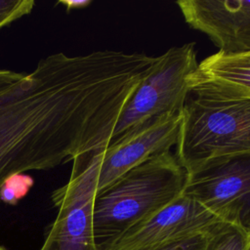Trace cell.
<instances>
[{"label": "cell", "mask_w": 250, "mask_h": 250, "mask_svg": "<svg viewBox=\"0 0 250 250\" xmlns=\"http://www.w3.org/2000/svg\"><path fill=\"white\" fill-rule=\"evenodd\" d=\"M0 250H6V249H5L3 246H1V245H0Z\"/></svg>", "instance_id": "17"}, {"label": "cell", "mask_w": 250, "mask_h": 250, "mask_svg": "<svg viewBox=\"0 0 250 250\" xmlns=\"http://www.w3.org/2000/svg\"><path fill=\"white\" fill-rule=\"evenodd\" d=\"M182 113L161 117L128 133L100 151L97 194L131 169L177 146Z\"/></svg>", "instance_id": "8"}, {"label": "cell", "mask_w": 250, "mask_h": 250, "mask_svg": "<svg viewBox=\"0 0 250 250\" xmlns=\"http://www.w3.org/2000/svg\"><path fill=\"white\" fill-rule=\"evenodd\" d=\"M24 75L25 73L16 72L8 69H0V93L19 83L24 77Z\"/></svg>", "instance_id": "15"}, {"label": "cell", "mask_w": 250, "mask_h": 250, "mask_svg": "<svg viewBox=\"0 0 250 250\" xmlns=\"http://www.w3.org/2000/svg\"><path fill=\"white\" fill-rule=\"evenodd\" d=\"M207 234L188 236L150 250H205Z\"/></svg>", "instance_id": "14"}, {"label": "cell", "mask_w": 250, "mask_h": 250, "mask_svg": "<svg viewBox=\"0 0 250 250\" xmlns=\"http://www.w3.org/2000/svg\"><path fill=\"white\" fill-rule=\"evenodd\" d=\"M205 84L226 94L250 98V54L217 52L198 63L188 85Z\"/></svg>", "instance_id": "10"}, {"label": "cell", "mask_w": 250, "mask_h": 250, "mask_svg": "<svg viewBox=\"0 0 250 250\" xmlns=\"http://www.w3.org/2000/svg\"><path fill=\"white\" fill-rule=\"evenodd\" d=\"M223 222L183 193L149 218L126 230L105 250H150L188 236L207 234Z\"/></svg>", "instance_id": "7"}, {"label": "cell", "mask_w": 250, "mask_h": 250, "mask_svg": "<svg viewBox=\"0 0 250 250\" xmlns=\"http://www.w3.org/2000/svg\"><path fill=\"white\" fill-rule=\"evenodd\" d=\"M198 63L194 43L171 47L155 57L122 111L110 144L155 119L182 113L188 78Z\"/></svg>", "instance_id": "4"}, {"label": "cell", "mask_w": 250, "mask_h": 250, "mask_svg": "<svg viewBox=\"0 0 250 250\" xmlns=\"http://www.w3.org/2000/svg\"><path fill=\"white\" fill-rule=\"evenodd\" d=\"M154 59L114 50L41 59L0 93V187L11 175L53 169L107 147Z\"/></svg>", "instance_id": "1"}, {"label": "cell", "mask_w": 250, "mask_h": 250, "mask_svg": "<svg viewBox=\"0 0 250 250\" xmlns=\"http://www.w3.org/2000/svg\"><path fill=\"white\" fill-rule=\"evenodd\" d=\"M249 243V233L223 222L207 234L205 250H247Z\"/></svg>", "instance_id": "11"}, {"label": "cell", "mask_w": 250, "mask_h": 250, "mask_svg": "<svg viewBox=\"0 0 250 250\" xmlns=\"http://www.w3.org/2000/svg\"><path fill=\"white\" fill-rule=\"evenodd\" d=\"M185 21L207 35L226 55L250 54V1L181 0Z\"/></svg>", "instance_id": "9"}, {"label": "cell", "mask_w": 250, "mask_h": 250, "mask_svg": "<svg viewBox=\"0 0 250 250\" xmlns=\"http://www.w3.org/2000/svg\"><path fill=\"white\" fill-rule=\"evenodd\" d=\"M91 3V0H61L58 2V4H62L64 6L67 13L71 12L72 10L87 8Z\"/></svg>", "instance_id": "16"}, {"label": "cell", "mask_w": 250, "mask_h": 250, "mask_svg": "<svg viewBox=\"0 0 250 250\" xmlns=\"http://www.w3.org/2000/svg\"><path fill=\"white\" fill-rule=\"evenodd\" d=\"M188 173L171 150L131 169L97 194L94 235L105 250L126 230L149 218L183 194Z\"/></svg>", "instance_id": "2"}, {"label": "cell", "mask_w": 250, "mask_h": 250, "mask_svg": "<svg viewBox=\"0 0 250 250\" xmlns=\"http://www.w3.org/2000/svg\"><path fill=\"white\" fill-rule=\"evenodd\" d=\"M33 186L34 179L28 174L11 175L0 187V202L8 205H17L27 195Z\"/></svg>", "instance_id": "12"}, {"label": "cell", "mask_w": 250, "mask_h": 250, "mask_svg": "<svg viewBox=\"0 0 250 250\" xmlns=\"http://www.w3.org/2000/svg\"><path fill=\"white\" fill-rule=\"evenodd\" d=\"M34 0H0V29L30 14Z\"/></svg>", "instance_id": "13"}, {"label": "cell", "mask_w": 250, "mask_h": 250, "mask_svg": "<svg viewBox=\"0 0 250 250\" xmlns=\"http://www.w3.org/2000/svg\"><path fill=\"white\" fill-rule=\"evenodd\" d=\"M183 193L250 234V154L205 163L188 174Z\"/></svg>", "instance_id": "6"}, {"label": "cell", "mask_w": 250, "mask_h": 250, "mask_svg": "<svg viewBox=\"0 0 250 250\" xmlns=\"http://www.w3.org/2000/svg\"><path fill=\"white\" fill-rule=\"evenodd\" d=\"M247 250H250V243H249V246H248V248H247Z\"/></svg>", "instance_id": "18"}, {"label": "cell", "mask_w": 250, "mask_h": 250, "mask_svg": "<svg viewBox=\"0 0 250 250\" xmlns=\"http://www.w3.org/2000/svg\"><path fill=\"white\" fill-rule=\"evenodd\" d=\"M176 156L188 174L214 159L250 154V98L189 86Z\"/></svg>", "instance_id": "3"}, {"label": "cell", "mask_w": 250, "mask_h": 250, "mask_svg": "<svg viewBox=\"0 0 250 250\" xmlns=\"http://www.w3.org/2000/svg\"><path fill=\"white\" fill-rule=\"evenodd\" d=\"M100 151L76 156L68 181L52 192L58 215L39 250H99L94 235V204Z\"/></svg>", "instance_id": "5"}]
</instances>
